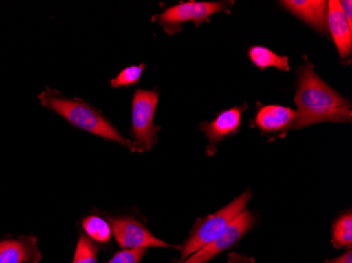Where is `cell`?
I'll return each instance as SVG.
<instances>
[{"mask_svg": "<svg viewBox=\"0 0 352 263\" xmlns=\"http://www.w3.org/2000/svg\"><path fill=\"white\" fill-rule=\"evenodd\" d=\"M85 232L93 240L100 243H107L110 241L112 229L110 225L104 219L96 215H91L82 221Z\"/></svg>", "mask_w": 352, "mask_h": 263, "instance_id": "5bb4252c", "label": "cell"}, {"mask_svg": "<svg viewBox=\"0 0 352 263\" xmlns=\"http://www.w3.org/2000/svg\"><path fill=\"white\" fill-rule=\"evenodd\" d=\"M146 249L140 250H122L116 253L108 263H140L145 256Z\"/></svg>", "mask_w": 352, "mask_h": 263, "instance_id": "ac0fdd59", "label": "cell"}, {"mask_svg": "<svg viewBox=\"0 0 352 263\" xmlns=\"http://www.w3.org/2000/svg\"><path fill=\"white\" fill-rule=\"evenodd\" d=\"M41 258L36 239H9L0 242V263H35Z\"/></svg>", "mask_w": 352, "mask_h": 263, "instance_id": "8fae6325", "label": "cell"}, {"mask_svg": "<svg viewBox=\"0 0 352 263\" xmlns=\"http://www.w3.org/2000/svg\"><path fill=\"white\" fill-rule=\"evenodd\" d=\"M145 65H131L128 68L124 69L116 78L110 81L111 86L113 88H122V87H129L132 84H138L142 73L145 71Z\"/></svg>", "mask_w": 352, "mask_h": 263, "instance_id": "e0dca14e", "label": "cell"}, {"mask_svg": "<svg viewBox=\"0 0 352 263\" xmlns=\"http://www.w3.org/2000/svg\"><path fill=\"white\" fill-rule=\"evenodd\" d=\"M340 3H341L342 10L345 14L348 23H349L350 27H352V1L344 0V1H340Z\"/></svg>", "mask_w": 352, "mask_h": 263, "instance_id": "d6986e66", "label": "cell"}, {"mask_svg": "<svg viewBox=\"0 0 352 263\" xmlns=\"http://www.w3.org/2000/svg\"><path fill=\"white\" fill-rule=\"evenodd\" d=\"M294 102L296 120L292 128H306L320 122H350L351 104L318 76L309 65L298 70Z\"/></svg>", "mask_w": 352, "mask_h": 263, "instance_id": "6da1fadb", "label": "cell"}, {"mask_svg": "<svg viewBox=\"0 0 352 263\" xmlns=\"http://www.w3.org/2000/svg\"><path fill=\"white\" fill-rule=\"evenodd\" d=\"M243 108L235 106L223 111L213 122L201 124L206 137L212 144H217L231 134L236 133L242 122Z\"/></svg>", "mask_w": 352, "mask_h": 263, "instance_id": "30bf717a", "label": "cell"}, {"mask_svg": "<svg viewBox=\"0 0 352 263\" xmlns=\"http://www.w3.org/2000/svg\"><path fill=\"white\" fill-rule=\"evenodd\" d=\"M248 56L251 62L261 70H265L267 68H276L282 71L290 70L288 57L280 56L262 45L251 47L249 49Z\"/></svg>", "mask_w": 352, "mask_h": 263, "instance_id": "4fadbf2b", "label": "cell"}, {"mask_svg": "<svg viewBox=\"0 0 352 263\" xmlns=\"http://www.w3.org/2000/svg\"><path fill=\"white\" fill-rule=\"evenodd\" d=\"M326 263H352V253L351 251L342 255L339 258L333 259V260L327 261Z\"/></svg>", "mask_w": 352, "mask_h": 263, "instance_id": "44dd1931", "label": "cell"}, {"mask_svg": "<svg viewBox=\"0 0 352 263\" xmlns=\"http://www.w3.org/2000/svg\"><path fill=\"white\" fill-rule=\"evenodd\" d=\"M41 106L60 115L69 124L104 139L116 141L134 151L133 144L114 128L102 112L79 98H70L47 88L38 96Z\"/></svg>", "mask_w": 352, "mask_h": 263, "instance_id": "7a4b0ae2", "label": "cell"}, {"mask_svg": "<svg viewBox=\"0 0 352 263\" xmlns=\"http://www.w3.org/2000/svg\"><path fill=\"white\" fill-rule=\"evenodd\" d=\"M254 219L250 211L245 209L228 227H227L221 235L214 240L208 243L203 249L197 251L195 254L186 258L185 260L179 261V263H206L211 259L214 258L219 253L228 250L235 243L239 242L249 229L252 227Z\"/></svg>", "mask_w": 352, "mask_h": 263, "instance_id": "52a82bcc", "label": "cell"}, {"mask_svg": "<svg viewBox=\"0 0 352 263\" xmlns=\"http://www.w3.org/2000/svg\"><path fill=\"white\" fill-rule=\"evenodd\" d=\"M227 263H254V260L252 258L241 256V255L231 254Z\"/></svg>", "mask_w": 352, "mask_h": 263, "instance_id": "ffe728a7", "label": "cell"}, {"mask_svg": "<svg viewBox=\"0 0 352 263\" xmlns=\"http://www.w3.org/2000/svg\"><path fill=\"white\" fill-rule=\"evenodd\" d=\"M327 27L340 56L347 59L351 55L352 27L348 23L340 1L330 0L327 1Z\"/></svg>", "mask_w": 352, "mask_h": 263, "instance_id": "ba28073f", "label": "cell"}, {"mask_svg": "<svg viewBox=\"0 0 352 263\" xmlns=\"http://www.w3.org/2000/svg\"><path fill=\"white\" fill-rule=\"evenodd\" d=\"M160 94L154 90H136L132 100V135L134 151H149L157 140L160 126L154 124Z\"/></svg>", "mask_w": 352, "mask_h": 263, "instance_id": "277c9868", "label": "cell"}, {"mask_svg": "<svg viewBox=\"0 0 352 263\" xmlns=\"http://www.w3.org/2000/svg\"><path fill=\"white\" fill-rule=\"evenodd\" d=\"M280 5L300 21L318 32L327 31V1L324 0H286Z\"/></svg>", "mask_w": 352, "mask_h": 263, "instance_id": "9c48e42d", "label": "cell"}, {"mask_svg": "<svg viewBox=\"0 0 352 263\" xmlns=\"http://www.w3.org/2000/svg\"><path fill=\"white\" fill-rule=\"evenodd\" d=\"M332 241L337 248H351L352 215L350 211L342 215L334 223Z\"/></svg>", "mask_w": 352, "mask_h": 263, "instance_id": "9a60e30c", "label": "cell"}, {"mask_svg": "<svg viewBox=\"0 0 352 263\" xmlns=\"http://www.w3.org/2000/svg\"><path fill=\"white\" fill-rule=\"evenodd\" d=\"M250 197L251 192H245L221 211L197 221L189 238L182 248L181 261L185 260L217 238L246 209Z\"/></svg>", "mask_w": 352, "mask_h": 263, "instance_id": "3957f363", "label": "cell"}, {"mask_svg": "<svg viewBox=\"0 0 352 263\" xmlns=\"http://www.w3.org/2000/svg\"><path fill=\"white\" fill-rule=\"evenodd\" d=\"M72 263H98V248L88 237L79 238Z\"/></svg>", "mask_w": 352, "mask_h": 263, "instance_id": "2e32d148", "label": "cell"}, {"mask_svg": "<svg viewBox=\"0 0 352 263\" xmlns=\"http://www.w3.org/2000/svg\"><path fill=\"white\" fill-rule=\"evenodd\" d=\"M111 229L118 244L124 250H140L148 248H170L172 245L156 238L147 227L130 217H111Z\"/></svg>", "mask_w": 352, "mask_h": 263, "instance_id": "8992f818", "label": "cell"}, {"mask_svg": "<svg viewBox=\"0 0 352 263\" xmlns=\"http://www.w3.org/2000/svg\"><path fill=\"white\" fill-rule=\"evenodd\" d=\"M227 7V3L187 1L168 8L163 13L154 16L152 19L162 25L168 34H176L182 29L183 23L192 21L199 27L201 23L210 19L211 16L225 11Z\"/></svg>", "mask_w": 352, "mask_h": 263, "instance_id": "5b68a950", "label": "cell"}, {"mask_svg": "<svg viewBox=\"0 0 352 263\" xmlns=\"http://www.w3.org/2000/svg\"><path fill=\"white\" fill-rule=\"evenodd\" d=\"M296 111L283 106H265L260 108L255 124L268 133L283 132L294 126Z\"/></svg>", "mask_w": 352, "mask_h": 263, "instance_id": "7c38bea8", "label": "cell"}]
</instances>
